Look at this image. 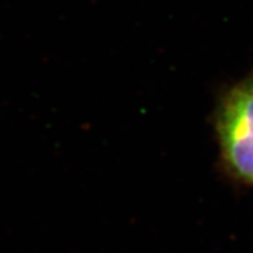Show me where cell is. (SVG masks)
I'll use <instances>...</instances> for the list:
<instances>
[{
  "label": "cell",
  "mask_w": 253,
  "mask_h": 253,
  "mask_svg": "<svg viewBox=\"0 0 253 253\" xmlns=\"http://www.w3.org/2000/svg\"><path fill=\"white\" fill-rule=\"evenodd\" d=\"M212 120L220 170L253 187V70L220 94Z\"/></svg>",
  "instance_id": "cell-1"
}]
</instances>
